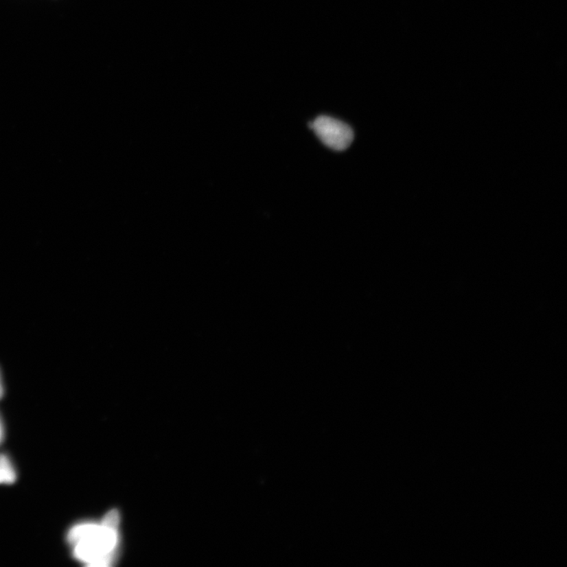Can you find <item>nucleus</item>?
<instances>
[{"label":"nucleus","instance_id":"nucleus-1","mask_svg":"<svg viewBox=\"0 0 567 567\" xmlns=\"http://www.w3.org/2000/svg\"><path fill=\"white\" fill-rule=\"evenodd\" d=\"M119 512L113 510L100 525L83 523L71 528L67 542L74 547V557L89 566H108L113 563L119 542Z\"/></svg>","mask_w":567,"mask_h":567},{"label":"nucleus","instance_id":"nucleus-2","mask_svg":"<svg viewBox=\"0 0 567 567\" xmlns=\"http://www.w3.org/2000/svg\"><path fill=\"white\" fill-rule=\"evenodd\" d=\"M310 128L325 146L334 151H345L354 140V132L346 123L329 116L318 117L310 123Z\"/></svg>","mask_w":567,"mask_h":567},{"label":"nucleus","instance_id":"nucleus-3","mask_svg":"<svg viewBox=\"0 0 567 567\" xmlns=\"http://www.w3.org/2000/svg\"><path fill=\"white\" fill-rule=\"evenodd\" d=\"M16 479L17 476L10 459L0 454V484H13Z\"/></svg>","mask_w":567,"mask_h":567},{"label":"nucleus","instance_id":"nucleus-4","mask_svg":"<svg viewBox=\"0 0 567 567\" xmlns=\"http://www.w3.org/2000/svg\"><path fill=\"white\" fill-rule=\"evenodd\" d=\"M3 388L1 382V378H0V399L3 397Z\"/></svg>","mask_w":567,"mask_h":567},{"label":"nucleus","instance_id":"nucleus-5","mask_svg":"<svg viewBox=\"0 0 567 567\" xmlns=\"http://www.w3.org/2000/svg\"><path fill=\"white\" fill-rule=\"evenodd\" d=\"M2 437H3V428H2L1 424H0V442H1V441H2Z\"/></svg>","mask_w":567,"mask_h":567}]
</instances>
